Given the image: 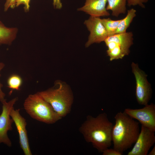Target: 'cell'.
<instances>
[{
  "instance_id": "11",
  "label": "cell",
  "mask_w": 155,
  "mask_h": 155,
  "mask_svg": "<svg viewBox=\"0 0 155 155\" xmlns=\"http://www.w3.org/2000/svg\"><path fill=\"white\" fill-rule=\"evenodd\" d=\"M19 109H11L10 116L13 120L18 133L19 144L25 155H32L29 146L27 131L26 119L20 114Z\"/></svg>"
},
{
  "instance_id": "15",
  "label": "cell",
  "mask_w": 155,
  "mask_h": 155,
  "mask_svg": "<svg viewBox=\"0 0 155 155\" xmlns=\"http://www.w3.org/2000/svg\"><path fill=\"white\" fill-rule=\"evenodd\" d=\"M136 10L133 8L127 10L126 16L124 18L121 19L116 34L122 33L127 32V29L136 16Z\"/></svg>"
},
{
  "instance_id": "12",
  "label": "cell",
  "mask_w": 155,
  "mask_h": 155,
  "mask_svg": "<svg viewBox=\"0 0 155 155\" xmlns=\"http://www.w3.org/2000/svg\"><path fill=\"white\" fill-rule=\"evenodd\" d=\"M107 0H86L84 5L78 10L86 12L91 16L100 17L110 15L106 8Z\"/></svg>"
},
{
  "instance_id": "8",
  "label": "cell",
  "mask_w": 155,
  "mask_h": 155,
  "mask_svg": "<svg viewBox=\"0 0 155 155\" xmlns=\"http://www.w3.org/2000/svg\"><path fill=\"white\" fill-rule=\"evenodd\" d=\"M124 112L143 125L155 131V105L153 103L140 109L125 108Z\"/></svg>"
},
{
  "instance_id": "7",
  "label": "cell",
  "mask_w": 155,
  "mask_h": 155,
  "mask_svg": "<svg viewBox=\"0 0 155 155\" xmlns=\"http://www.w3.org/2000/svg\"><path fill=\"white\" fill-rule=\"evenodd\" d=\"M18 100V98L15 97L8 102L5 100L2 102V111L0 115V144H4L9 147L11 146L12 143L7 133L12 130V125L13 122L10 113Z\"/></svg>"
},
{
  "instance_id": "23",
  "label": "cell",
  "mask_w": 155,
  "mask_h": 155,
  "mask_svg": "<svg viewBox=\"0 0 155 155\" xmlns=\"http://www.w3.org/2000/svg\"><path fill=\"white\" fill-rule=\"evenodd\" d=\"M53 5L55 9H61L62 6L61 0H53Z\"/></svg>"
},
{
  "instance_id": "21",
  "label": "cell",
  "mask_w": 155,
  "mask_h": 155,
  "mask_svg": "<svg viewBox=\"0 0 155 155\" xmlns=\"http://www.w3.org/2000/svg\"><path fill=\"white\" fill-rule=\"evenodd\" d=\"M103 155H122L123 154L113 148H108L102 152Z\"/></svg>"
},
{
  "instance_id": "18",
  "label": "cell",
  "mask_w": 155,
  "mask_h": 155,
  "mask_svg": "<svg viewBox=\"0 0 155 155\" xmlns=\"http://www.w3.org/2000/svg\"><path fill=\"white\" fill-rule=\"evenodd\" d=\"M31 0H16V7H17L22 5L25 12H28L30 9V2Z\"/></svg>"
},
{
  "instance_id": "5",
  "label": "cell",
  "mask_w": 155,
  "mask_h": 155,
  "mask_svg": "<svg viewBox=\"0 0 155 155\" xmlns=\"http://www.w3.org/2000/svg\"><path fill=\"white\" fill-rule=\"evenodd\" d=\"M133 40V34L131 32L108 36L104 41L107 47L106 52L110 60L122 59L128 55Z\"/></svg>"
},
{
  "instance_id": "19",
  "label": "cell",
  "mask_w": 155,
  "mask_h": 155,
  "mask_svg": "<svg viewBox=\"0 0 155 155\" xmlns=\"http://www.w3.org/2000/svg\"><path fill=\"white\" fill-rule=\"evenodd\" d=\"M149 0H127L128 6L138 5L143 8H145L144 3L147 2Z\"/></svg>"
},
{
  "instance_id": "9",
  "label": "cell",
  "mask_w": 155,
  "mask_h": 155,
  "mask_svg": "<svg viewBox=\"0 0 155 155\" xmlns=\"http://www.w3.org/2000/svg\"><path fill=\"white\" fill-rule=\"evenodd\" d=\"M155 131L143 126L131 150L127 155H147L155 143Z\"/></svg>"
},
{
  "instance_id": "16",
  "label": "cell",
  "mask_w": 155,
  "mask_h": 155,
  "mask_svg": "<svg viewBox=\"0 0 155 155\" xmlns=\"http://www.w3.org/2000/svg\"><path fill=\"white\" fill-rule=\"evenodd\" d=\"M102 23L107 32L108 36L116 34V31L121 20H114L110 18L101 19Z\"/></svg>"
},
{
  "instance_id": "3",
  "label": "cell",
  "mask_w": 155,
  "mask_h": 155,
  "mask_svg": "<svg viewBox=\"0 0 155 155\" xmlns=\"http://www.w3.org/2000/svg\"><path fill=\"white\" fill-rule=\"evenodd\" d=\"M37 93L62 118L70 112L73 96L71 88L65 82L57 81L53 88Z\"/></svg>"
},
{
  "instance_id": "22",
  "label": "cell",
  "mask_w": 155,
  "mask_h": 155,
  "mask_svg": "<svg viewBox=\"0 0 155 155\" xmlns=\"http://www.w3.org/2000/svg\"><path fill=\"white\" fill-rule=\"evenodd\" d=\"M5 66V64L2 62H0V73L1 71L3 68ZM1 75L0 73V77ZM3 85L0 82V101L2 102L5 99V93L3 91L2 88Z\"/></svg>"
},
{
  "instance_id": "14",
  "label": "cell",
  "mask_w": 155,
  "mask_h": 155,
  "mask_svg": "<svg viewBox=\"0 0 155 155\" xmlns=\"http://www.w3.org/2000/svg\"><path fill=\"white\" fill-rule=\"evenodd\" d=\"M107 1L106 9L111 11L112 16L117 17L120 14L125 13L127 0H107Z\"/></svg>"
},
{
  "instance_id": "4",
  "label": "cell",
  "mask_w": 155,
  "mask_h": 155,
  "mask_svg": "<svg viewBox=\"0 0 155 155\" xmlns=\"http://www.w3.org/2000/svg\"><path fill=\"white\" fill-rule=\"evenodd\" d=\"M24 107L31 117L46 124L54 123L62 118L37 93L28 96L24 101Z\"/></svg>"
},
{
  "instance_id": "20",
  "label": "cell",
  "mask_w": 155,
  "mask_h": 155,
  "mask_svg": "<svg viewBox=\"0 0 155 155\" xmlns=\"http://www.w3.org/2000/svg\"><path fill=\"white\" fill-rule=\"evenodd\" d=\"M16 0H5L4 5V11H7L9 9H14L16 7Z\"/></svg>"
},
{
  "instance_id": "17",
  "label": "cell",
  "mask_w": 155,
  "mask_h": 155,
  "mask_svg": "<svg viewBox=\"0 0 155 155\" xmlns=\"http://www.w3.org/2000/svg\"><path fill=\"white\" fill-rule=\"evenodd\" d=\"M7 83L9 88L12 90H20L22 83V80L19 76L13 75L9 77Z\"/></svg>"
},
{
  "instance_id": "1",
  "label": "cell",
  "mask_w": 155,
  "mask_h": 155,
  "mask_svg": "<svg viewBox=\"0 0 155 155\" xmlns=\"http://www.w3.org/2000/svg\"><path fill=\"white\" fill-rule=\"evenodd\" d=\"M113 126L107 114L103 113L95 117L88 116L79 131L86 142L91 143L93 147L102 153L111 145Z\"/></svg>"
},
{
  "instance_id": "13",
  "label": "cell",
  "mask_w": 155,
  "mask_h": 155,
  "mask_svg": "<svg viewBox=\"0 0 155 155\" xmlns=\"http://www.w3.org/2000/svg\"><path fill=\"white\" fill-rule=\"evenodd\" d=\"M18 32L16 27H8L0 20V45H10L16 38Z\"/></svg>"
},
{
  "instance_id": "24",
  "label": "cell",
  "mask_w": 155,
  "mask_h": 155,
  "mask_svg": "<svg viewBox=\"0 0 155 155\" xmlns=\"http://www.w3.org/2000/svg\"><path fill=\"white\" fill-rule=\"evenodd\" d=\"M148 155H155V146H154V147L152 149V150L148 154Z\"/></svg>"
},
{
  "instance_id": "6",
  "label": "cell",
  "mask_w": 155,
  "mask_h": 155,
  "mask_svg": "<svg viewBox=\"0 0 155 155\" xmlns=\"http://www.w3.org/2000/svg\"><path fill=\"white\" fill-rule=\"evenodd\" d=\"M131 67L135 80V95L137 101L139 104L146 105L148 104L152 94V89L147 80V75L139 68L137 64L132 62Z\"/></svg>"
},
{
  "instance_id": "10",
  "label": "cell",
  "mask_w": 155,
  "mask_h": 155,
  "mask_svg": "<svg viewBox=\"0 0 155 155\" xmlns=\"http://www.w3.org/2000/svg\"><path fill=\"white\" fill-rule=\"evenodd\" d=\"M101 19L100 17L90 16L85 21L84 24L90 32L88 40L85 44L86 47H88L93 43L104 41L108 36Z\"/></svg>"
},
{
  "instance_id": "2",
  "label": "cell",
  "mask_w": 155,
  "mask_h": 155,
  "mask_svg": "<svg viewBox=\"0 0 155 155\" xmlns=\"http://www.w3.org/2000/svg\"><path fill=\"white\" fill-rule=\"evenodd\" d=\"M114 118L112 132L113 148L123 154L136 142L140 131L139 122L124 111L117 113Z\"/></svg>"
}]
</instances>
